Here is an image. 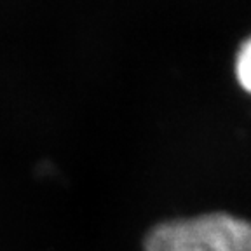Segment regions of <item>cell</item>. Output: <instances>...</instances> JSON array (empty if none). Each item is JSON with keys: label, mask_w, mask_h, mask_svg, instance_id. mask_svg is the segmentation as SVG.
<instances>
[{"label": "cell", "mask_w": 251, "mask_h": 251, "mask_svg": "<svg viewBox=\"0 0 251 251\" xmlns=\"http://www.w3.org/2000/svg\"><path fill=\"white\" fill-rule=\"evenodd\" d=\"M145 251H251V222L224 211L168 220L147 234Z\"/></svg>", "instance_id": "cell-1"}, {"label": "cell", "mask_w": 251, "mask_h": 251, "mask_svg": "<svg viewBox=\"0 0 251 251\" xmlns=\"http://www.w3.org/2000/svg\"><path fill=\"white\" fill-rule=\"evenodd\" d=\"M237 78H239L241 86L251 93V39L241 49L237 56Z\"/></svg>", "instance_id": "cell-2"}]
</instances>
